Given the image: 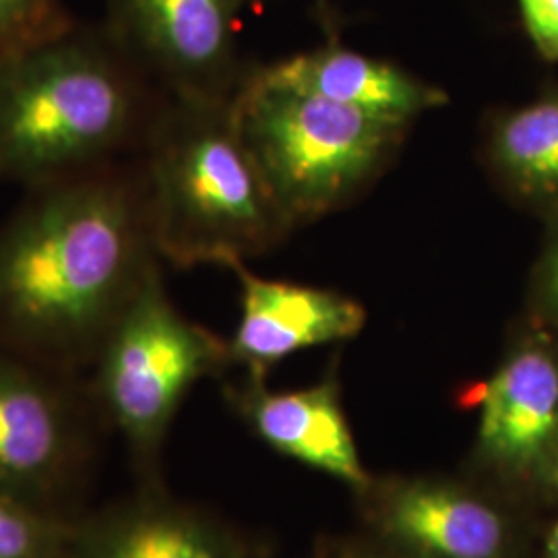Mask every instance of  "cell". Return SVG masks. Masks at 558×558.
<instances>
[{
	"label": "cell",
	"instance_id": "ac0fdd59",
	"mask_svg": "<svg viewBox=\"0 0 558 558\" xmlns=\"http://www.w3.org/2000/svg\"><path fill=\"white\" fill-rule=\"evenodd\" d=\"M534 288L546 315L558 323V220L548 223V236L534 274Z\"/></svg>",
	"mask_w": 558,
	"mask_h": 558
},
{
	"label": "cell",
	"instance_id": "ba28073f",
	"mask_svg": "<svg viewBox=\"0 0 558 558\" xmlns=\"http://www.w3.org/2000/svg\"><path fill=\"white\" fill-rule=\"evenodd\" d=\"M50 368L0 350V490L40 502L75 449L69 403Z\"/></svg>",
	"mask_w": 558,
	"mask_h": 558
},
{
	"label": "cell",
	"instance_id": "6da1fadb",
	"mask_svg": "<svg viewBox=\"0 0 558 558\" xmlns=\"http://www.w3.org/2000/svg\"><path fill=\"white\" fill-rule=\"evenodd\" d=\"M158 260L140 179L110 166L27 191L0 223V350L50 371L94 362Z\"/></svg>",
	"mask_w": 558,
	"mask_h": 558
},
{
	"label": "cell",
	"instance_id": "4fadbf2b",
	"mask_svg": "<svg viewBox=\"0 0 558 558\" xmlns=\"http://www.w3.org/2000/svg\"><path fill=\"white\" fill-rule=\"evenodd\" d=\"M484 161L509 199L546 223L558 220V85L490 119Z\"/></svg>",
	"mask_w": 558,
	"mask_h": 558
},
{
	"label": "cell",
	"instance_id": "e0dca14e",
	"mask_svg": "<svg viewBox=\"0 0 558 558\" xmlns=\"http://www.w3.org/2000/svg\"><path fill=\"white\" fill-rule=\"evenodd\" d=\"M527 38L539 57L558 64V0H518Z\"/></svg>",
	"mask_w": 558,
	"mask_h": 558
},
{
	"label": "cell",
	"instance_id": "9c48e42d",
	"mask_svg": "<svg viewBox=\"0 0 558 558\" xmlns=\"http://www.w3.org/2000/svg\"><path fill=\"white\" fill-rule=\"evenodd\" d=\"M553 439H558V352L532 338L482 385L480 445L499 463L525 468Z\"/></svg>",
	"mask_w": 558,
	"mask_h": 558
},
{
	"label": "cell",
	"instance_id": "7c38bea8",
	"mask_svg": "<svg viewBox=\"0 0 558 558\" xmlns=\"http://www.w3.org/2000/svg\"><path fill=\"white\" fill-rule=\"evenodd\" d=\"M64 558H242V550L191 511L135 500L75 525Z\"/></svg>",
	"mask_w": 558,
	"mask_h": 558
},
{
	"label": "cell",
	"instance_id": "7a4b0ae2",
	"mask_svg": "<svg viewBox=\"0 0 558 558\" xmlns=\"http://www.w3.org/2000/svg\"><path fill=\"white\" fill-rule=\"evenodd\" d=\"M232 98L168 96L147 124L143 207L158 257L174 267L246 265L294 228L242 140Z\"/></svg>",
	"mask_w": 558,
	"mask_h": 558
},
{
	"label": "cell",
	"instance_id": "9a60e30c",
	"mask_svg": "<svg viewBox=\"0 0 558 558\" xmlns=\"http://www.w3.org/2000/svg\"><path fill=\"white\" fill-rule=\"evenodd\" d=\"M75 525L0 490V558H64Z\"/></svg>",
	"mask_w": 558,
	"mask_h": 558
},
{
	"label": "cell",
	"instance_id": "5bb4252c",
	"mask_svg": "<svg viewBox=\"0 0 558 558\" xmlns=\"http://www.w3.org/2000/svg\"><path fill=\"white\" fill-rule=\"evenodd\" d=\"M389 534L433 558H499L505 521L482 500L440 484H408L385 505Z\"/></svg>",
	"mask_w": 558,
	"mask_h": 558
},
{
	"label": "cell",
	"instance_id": "8fae6325",
	"mask_svg": "<svg viewBox=\"0 0 558 558\" xmlns=\"http://www.w3.org/2000/svg\"><path fill=\"white\" fill-rule=\"evenodd\" d=\"M236 403L253 430L279 453L350 486L368 484L336 383L274 393L263 387V380L251 379L239 391Z\"/></svg>",
	"mask_w": 558,
	"mask_h": 558
},
{
	"label": "cell",
	"instance_id": "2e32d148",
	"mask_svg": "<svg viewBox=\"0 0 558 558\" xmlns=\"http://www.w3.org/2000/svg\"><path fill=\"white\" fill-rule=\"evenodd\" d=\"M69 29L60 0H0V54L36 46Z\"/></svg>",
	"mask_w": 558,
	"mask_h": 558
},
{
	"label": "cell",
	"instance_id": "5b68a950",
	"mask_svg": "<svg viewBox=\"0 0 558 558\" xmlns=\"http://www.w3.org/2000/svg\"><path fill=\"white\" fill-rule=\"evenodd\" d=\"M226 362L228 343L180 313L156 263L101 341L94 389L133 451L149 456L186 393Z\"/></svg>",
	"mask_w": 558,
	"mask_h": 558
},
{
	"label": "cell",
	"instance_id": "277c9868",
	"mask_svg": "<svg viewBox=\"0 0 558 558\" xmlns=\"http://www.w3.org/2000/svg\"><path fill=\"white\" fill-rule=\"evenodd\" d=\"M242 140L296 228L345 205L396 156L410 122L244 75L232 98Z\"/></svg>",
	"mask_w": 558,
	"mask_h": 558
},
{
	"label": "cell",
	"instance_id": "d6986e66",
	"mask_svg": "<svg viewBox=\"0 0 558 558\" xmlns=\"http://www.w3.org/2000/svg\"><path fill=\"white\" fill-rule=\"evenodd\" d=\"M546 558H558V521L548 536V544H546Z\"/></svg>",
	"mask_w": 558,
	"mask_h": 558
},
{
	"label": "cell",
	"instance_id": "30bf717a",
	"mask_svg": "<svg viewBox=\"0 0 558 558\" xmlns=\"http://www.w3.org/2000/svg\"><path fill=\"white\" fill-rule=\"evenodd\" d=\"M257 73L283 87L410 124L449 101L437 85L338 41L279 60Z\"/></svg>",
	"mask_w": 558,
	"mask_h": 558
},
{
	"label": "cell",
	"instance_id": "3957f363",
	"mask_svg": "<svg viewBox=\"0 0 558 558\" xmlns=\"http://www.w3.org/2000/svg\"><path fill=\"white\" fill-rule=\"evenodd\" d=\"M135 69L73 27L0 54V180L32 191L110 168L154 114Z\"/></svg>",
	"mask_w": 558,
	"mask_h": 558
},
{
	"label": "cell",
	"instance_id": "52a82bcc",
	"mask_svg": "<svg viewBox=\"0 0 558 558\" xmlns=\"http://www.w3.org/2000/svg\"><path fill=\"white\" fill-rule=\"evenodd\" d=\"M240 320L228 341L230 362L248 368L251 379L300 350L359 336L366 325L364 306L336 290L265 279L236 265Z\"/></svg>",
	"mask_w": 558,
	"mask_h": 558
},
{
	"label": "cell",
	"instance_id": "8992f818",
	"mask_svg": "<svg viewBox=\"0 0 558 558\" xmlns=\"http://www.w3.org/2000/svg\"><path fill=\"white\" fill-rule=\"evenodd\" d=\"M244 0H108L112 41L168 96L232 98Z\"/></svg>",
	"mask_w": 558,
	"mask_h": 558
}]
</instances>
